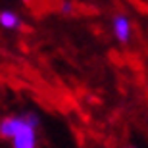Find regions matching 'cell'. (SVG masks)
<instances>
[{"mask_svg":"<svg viewBox=\"0 0 148 148\" xmlns=\"http://www.w3.org/2000/svg\"><path fill=\"white\" fill-rule=\"evenodd\" d=\"M25 117V125L16 137L12 138V148H37L38 146V135H37V129L40 125V119L38 115L33 114V112H25L23 114Z\"/></svg>","mask_w":148,"mask_h":148,"instance_id":"obj_1","label":"cell"},{"mask_svg":"<svg viewBox=\"0 0 148 148\" xmlns=\"http://www.w3.org/2000/svg\"><path fill=\"white\" fill-rule=\"evenodd\" d=\"M23 125H25L23 114L2 117V119H0V138H2V140H12V138L23 129Z\"/></svg>","mask_w":148,"mask_h":148,"instance_id":"obj_2","label":"cell"},{"mask_svg":"<svg viewBox=\"0 0 148 148\" xmlns=\"http://www.w3.org/2000/svg\"><path fill=\"white\" fill-rule=\"evenodd\" d=\"M0 25H2L4 29H10V31H14V29H19V25H21V19H19V16H17L16 12L4 10V12H0Z\"/></svg>","mask_w":148,"mask_h":148,"instance_id":"obj_4","label":"cell"},{"mask_svg":"<svg viewBox=\"0 0 148 148\" xmlns=\"http://www.w3.org/2000/svg\"><path fill=\"white\" fill-rule=\"evenodd\" d=\"M131 148H133V146H131Z\"/></svg>","mask_w":148,"mask_h":148,"instance_id":"obj_6","label":"cell"},{"mask_svg":"<svg viewBox=\"0 0 148 148\" xmlns=\"http://www.w3.org/2000/svg\"><path fill=\"white\" fill-rule=\"evenodd\" d=\"M60 10H62V14H71V12H73V4L66 0V2H62V8H60Z\"/></svg>","mask_w":148,"mask_h":148,"instance_id":"obj_5","label":"cell"},{"mask_svg":"<svg viewBox=\"0 0 148 148\" xmlns=\"http://www.w3.org/2000/svg\"><path fill=\"white\" fill-rule=\"evenodd\" d=\"M112 31H114V37L119 42H129V38H131V21H129V17L123 16V14H115L114 19H112Z\"/></svg>","mask_w":148,"mask_h":148,"instance_id":"obj_3","label":"cell"}]
</instances>
